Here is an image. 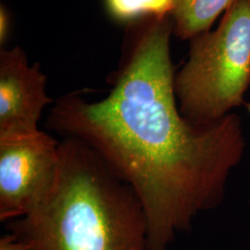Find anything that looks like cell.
Masks as SVG:
<instances>
[{
  "mask_svg": "<svg viewBox=\"0 0 250 250\" xmlns=\"http://www.w3.org/2000/svg\"><path fill=\"white\" fill-rule=\"evenodd\" d=\"M170 24L156 21L140 39L105 99L58 100L49 130L88 146L143 206L150 250H167L198 215L224 201L246 149L234 113L208 125L180 111L170 53Z\"/></svg>",
  "mask_w": 250,
  "mask_h": 250,
  "instance_id": "6da1fadb",
  "label": "cell"
},
{
  "mask_svg": "<svg viewBox=\"0 0 250 250\" xmlns=\"http://www.w3.org/2000/svg\"><path fill=\"white\" fill-rule=\"evenodd\" d=\"M8 228L27 250H150L143 206L133 189L72 137L60 140L47 194Z\"/></svg>",
  "mask_w": 250,
  "mask_h": 250,
  "instance_id": "7a4b0ae2",
  "label": "cell"
},
{
  "mask_svg": "<svg viewBox=\"0 0 250 250\" xmlns=\"http://www.w3.org/2000/svg\"><path fill=\"white\" fill-rule=\"evenodd\" d=\"M250 84V0H236L217 29L194 38L174 90L183 116L208 125L239 107Z\"/></svg>",
  "mask_w": 250,
  "mask_h": 250,
  "instance_id": "3957f363",
  "label": "cell"
},
{
  "mask_svg": "<svg viewBox=\"0 0 250 250\" xmlns=\"http://www.w3.org/2000/svg\"><path fill=\"white\" fill-rule=\"evenodd\" d=\"M60 141L43 131L0 140V221L30 212L53 185Z\"/></svg>",
  "mask_w": 250,
  "mask_h": 250,
  "instance_id": "277c9868",
  "label": "cell"
},
{
  "mask_svg": "<svg viewBox=\"0 0 250 250\" xmlns=\"http://www.w3.org/2000/svg\"><path fill=\"white\" fill-rule=\"evenodd\" d=\"M40 67L29 65L21 48L0 54V140L40 131L38 122L51 103Z\"/></svg>",
  "mask_w": 250,
  "mask_h": 250,
  "instance_id": "5b68a950",
  "label": "cell"
},
{
  "mask_svg": "<svg viewBox=\"0 0 250 250\" xmlns=\"http://www.w3.org/2000/svg\"><path fill=\"white\" fill-rule=\"evenodd\" d=\"M236 0H173L171 16L182 38H195L209 31L224 11Z\"/></svg>",
  "mask_w": 250,
  "mask_h": 250,
  "instance_id": "8992f818",
  "label": "cell"
},
{
  "mask_svg": "<svg viewBox=\"0 0 250 250\" xmlns=\"http://www.w3.org/2000/svg\"><path fill=\"white\" fill-rule=\"evenodd\" d=\"M107 4L110 13L124 21L143 15L165 18L173 8V0H107Z\"/></svg>",
  "mask_w": 250,
  "mask_h": 250,
  "instance_id": "52a82bcc",
  "label": "cell"
},
{
  "mask_svg": "<svg viewBox=\"0 0 250 250\" xmlns=\"http://www.w3.org/2000/svg\"><path fill=\"white\" fill-rule=\"evenodd\" d=\"M0 250H27V249L11 233H7L0 239Z\"/></svg>",
  "mask_w": 250,
  "mask_h": 250,
  "instance_id": "ba28073f",
  "label": "cell"
},
{
  "mask_svg": "<svg viewBox=\"0 0 250 250\" xmlns=\"http://www.w3.org/2000/svg\"><path fill=\"white\" fill-rule=\"evenodd\" d=\"M9 19L8 12L4 7L0 8V42L5 43L9 33Z\"/></svg>",
  "mask_w": 250,
  "mask_h": 250,
  "instance_id": "9c48e42d",
  "label": "cell"
},
{
  "mask_svg": "<svg viewBox=\"0 0 250 250\" xmlns=\"http://www.w3.org/2000/svg\"><path fill=\"white\" fill-rule=\"evenodd\" d=\"M248 110H249V113H250V103H249V104H248Z\"/></svg>",
  "mask_w": 250,
  "mask_h": 250,
  "instance_id": "30bf717a",
  "label": "cell"
}]
</instances>
